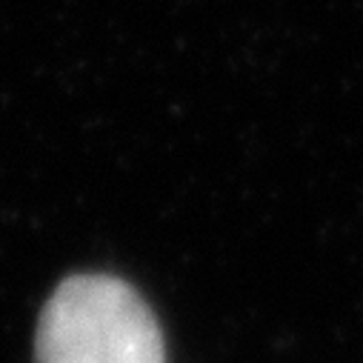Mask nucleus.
<instances>
[{"mask_svg":"<svg viewBox=\"0 0 363 363\" xmlns=\"http://www.w3.org/2000/svg\"><path fill=\"white\" fill-rule=\"evenodd\" d=\"M38 363H166L163 335L143 298L112 275H74L46 301Z\"/></svg>","mask_w":363,"mask_h":363,"instance_id":"obj_1","label":"nucleus"}]
</instances>
